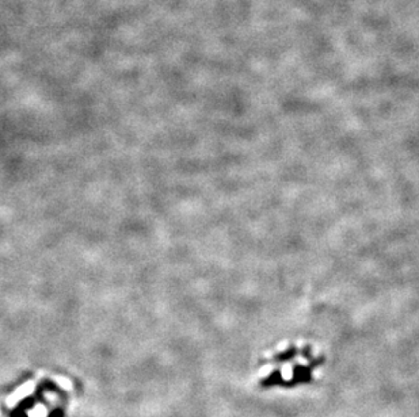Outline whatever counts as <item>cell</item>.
<instances>
[{
	"instance_id": "cell-1",
	"label": "cell",
	"mask_w": 419,
	"mask_h": 417,
	"mask_svg": "<svg viewBox=\"0 0 419 417\" xmlns=\"http://www.w3.org/2000/svg\"><path fill=\"white\" fill-rule=\"evenodd\" d=\"M48 417H62V411L61 409H56V411L51 412Z\"/></svg>"
}]
</instances>
